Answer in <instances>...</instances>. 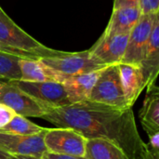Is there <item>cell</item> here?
Returning <instances> with one entry per match:
<instances>
[{"label":"cell","instance_id":"obj_4","mask_svg":"<svg viewBox=\"0 0 159 159\" xmlns=\"http://www.w3.org/2000/svg\"><path fill=\"white\" fill-rule=\"evenodd\" d=\"M87 138L69 128L47 129L44 143L48 153L85 157Z\"/></svg>","mask_w":159,"mask_h":159},{"label":"cell","instance_id":"obj_2","mask_svg":"<svg viewBox=\"0 0 159 159\" xmlns=\"http://www.w3.org/2000/svg\"><path fill=\"white\" fill-rule=\"evenodd\" d=\"M0 43L32 53L39 59L61 56L67 52L44 46L18 26L4 10L0 11Z\"/></svg>","mask_w":159,"mask_h":159},{"label":"cell","instance_id":"obj_20","mask_svg":"<svg viewBox=\"0 0 159 159\" xmlns=\"http://www.w3.org/2000/svg\"><path fill=\"white\" fill-rule=\"evenodd\" d=\"M139 7L142 14H158L159 0H140Z\"/></svg>","mask_w":159,"mask_h":159},{"label":"cell","instance_id":"obj_18","mask_svg":"<svg viewBox=\"0 0 159 159\" xmlns=\"http://www.w3.org/2000/svg\"><path fill=\"white\" fill-rule=\"evenodd\" d=\"M45 128H42L30 120L26 117L21 116L20 115H15L12 120L4 127L0 131L6 133H11L16 135H23V136H30L34 135L41 132Z\"/></svg>","mask_w":159,"mask_h":159},{"label":"cell","instance_id":"obj_7","mask_svg":"<svg viewBox=\"0 0 159 159\" xmlns=\"http://www.w3.org/2000/svg\"><path fill=\"white\" fill-rule=\"evenodd\" d=\"M0 103L7 105L17 115L24 117L41 118L48 111L9 80L0 82Z\"/></svg>","mask_w":159,"mask_h":159},{"label":"cell","instance_id":"obj_14","mask_svg":"<svg viewBox=\"0 0 159 159\" xmlns=\"http://www.w3.org/2000/svg\"><path fill=\"white\" fill-rule=\"evenodd\" d=\"M103 69V68H102ZM102 69L68 76L62 83L71 104L87 101Z\"/></svg>","mask_w":159,"mask_h":159},{"label":"cell","instance_id":"obj_17","mask_svg":"<svg viewBox=\"0 0 159 159\" xmlns=\"http://www.w3.org/2000/svg\"><path fill=\"white\" fill-rule=\"evenodd\" d=\"M85 157L87 159H129L118 145L102 138H89L87 140Z\"/></svg>","mask_w":159,"mask_h":159},{"label":"cell","instance_id":"obj_23","mask_svg":"<svg viewBox=\"0 0 159 159\" xmlns=\"http://www.w3.org/2000/svg\"><path fill=\"white\" fill-rule=\"evenodd\" d=\"M43 159H87L86 157H72V156H65V155H57L47 152L44 156Z\"/></svg>","mask_w":159,"mask_h":159},{"label":"cell","instance_id":"obj_13","mask_svg":"<svg viewBox=\"0 0 159 159\" xmlns=\"http://www.w3.org/2000/svg\"><path fill=\"white\" fill-rule=\"evenodd\" d=\"M21 81L46 82L54 81L63 83L68 76L51 69L41 61L40 59H20L19 61Z\"/></svg>","mask_w":159,"mask_h":159},{"label":"cell","instance_id":"obj_11","mask_svg":"<svg viewBox=\"0 0 159 159\" xmlns=\"http://www.w3.org/2000/svg\"><path fill=\"white\" fill-rule=\"evenodd\" d=\"M120 82L129 107L134 105L144 89L145 83L140 65L130 63H117Z\"/></svg>","mask_w":159,"mask_h":159},{"label":"cell","instance_id":"obj_10","mask_svg":"<svg viewBox=\"0 0 159 159\" xmlns=\"http://www.w3.org/2000/svg\"><path fill=\"white\" fill-rule=\"evenodd\" d=\"M129 34L103 35L89 49L90 55L100 63L108 66L121 62Z\"/></svg>","mask_w":159,"mask_h":159},{"label":"cell","instance_id":"obj_19","mask_svg":"<svg viewBox=\"0 0 159 159\" xmlns=\"http://www.w3.org/2000/svg\"><path fill=\"white\" fill-rule=\"evenodd\" d=\"M22 59L14 55L0 52V79L20 80V71L19 61Z\"/></svg>","mask_w":159,"mask_h":159},{"label":"cell","instance_id":"obj_26","mask_svg":"<svg viewBox=\"0 0 159 159\" xmlns=\"http://www.w3.org/2000/svg\"><path fill=\"white\" fill-rule=\"evenodd\" d=\"M1 10H3V8H2V7H0V11H1Z\"/></svg>","mask_w":159,"mask_h":159},{"label":"cell","instance_id":"obj_15","mask_svg":"<svg viewBox=\"0 0 159 159\" xmlns=\"http://www.w3.org/2000/svg\"><path fill=\"white\" fill-rule=\"evenodd\" d=\"M142 16L139 7H125L113 8L110 20L103 32V35L129 34Z\"/></svg>","mask_w":159,"mask_h":159},{"label":"cell","instance_id":"obj_8","mask_svg":"<svg viewBox=\"0 0 159 159\" xmlns=\"http://www.w3.org/2000/svg\"><path fill=\"white\" fill-rule=\"evenodd\" d=\"M158 14H142L136 25L129 34V40L124 57L121 61L123 63L140 65L146 50V47Z\"/></svg>","mask_w":159,"mask_h":159},{"label":"cell","instance_id":"obj_3","mask_svg":"<svg viewBox=\"0 0 159 159\" xmlns=\"http://www.w3.org/2000/svg\"><path fill=\"white\" fill-rule=\"evenodd\" d=\"M87 101L118 109L129 107L122 89L117 64L104 67Z\"/></svg>","mask_w":159,"mask_h":159},{"label":"cell","instance_id":"obj_1","mask_svg":"<svg viewBox=\"0 0 159 159\" xmlns=\"http://www.w3.org/2000/svg\"><path fill=\"white\" fill-rule=\"evenodd\" d=\"M41 118L69 128L87 139L102 138L118 145L129 159H141L147 149L138 131L132 108L118 109L89 101L49 109Z\"/></svg>","mask_w":159,"mask_h":159},{"label":"cell","instance_id":"obj_24","mask_svg":"<svg viewBox=\"0 0 159 159\" xmlns=\"http://www.w3.org/2000/svg\"><path fill=\"white\" fill-rule=\"evenodd\" d=\"M8 159H43L34 157H25V156H10Z\"/></svg>","mask_w":159,"mask_h":159},{"label":"cell","instance_id":"obj_25","mask_svg":"<svg viewBox=\"0 0 159 159\" xmlns=\"http://www.w3.org/2000/svg\"><path fill=\"white\" fill-rule=\"evenodd\" d=\"M9 155L8 154H7V153H5L4 151H2V150H0V159H8L9 158Z\"/></svg>","mask_w":159,"mask_h":159},{"label":"cell","instance_id":"obj_21","mask_svg":"<svg viewBox=\"0 0 159 159\" xmlns=\"http://www.w3.org/2000/svg\"><path fill=\"white\" fill-rule=\"evenodd\" d=\"M16 113L7 105L0 103V130L6 127L15 116Z\"/></svg>","mask_w":159,"mask_h":159},{"label":"cell","instance_id":"obj_12","mask_svg":"<svg viewBox=\"0 0 159 159\" xmlns=\"http://www.w3.org/2000/svg\"><path fill=\"white\" fill-rule=\"evenodd\" d=\"M140 66L146 89L156 86L159 72V18L155 21L145 54Z\"/></svg>","mask_w":159,"mask_h":159},{"label":"cell","instance_id":"obj_6","mask_svg":"<svg viewBox=\"0 0 159 159\" xmlns=\"http://www.w3.org/2000/svg\"><path fill=\"white\" fill-rule=\"evenodd\" d=\"M40 60L47 66L66 76L86 74L106 67L96 61L89 50L80 52L67 51L61 56L42 58Z\"/></svg>","mask_w":159,"mask_h":159},{"label":"cell","instance_id":"obj_5","mask_svg":"<svg viewBox=\"0 0 159 159\" xmlns=\"http://www.w3.org/2000/svg\"><path fill=\"white\" fill-rule=\"evenodd\" d=\"M11 82L48 110L71 104L62 83L54 81L26 82L21 80H11Z\"/></svg>","mask_w":159,"mask_h":159},{"label":"cell","instance_id":"obj_22","mask_svg":"<svg viewBox=\"0 0 159 159\" xmlns=\"http://www.w3.org/2000/svg\"><path fill=\"white\" fill-rule=\"evenodd\" d=\"M140 0H114L113 8H119L125 7H139Z\"/></svg>","mask_w":159,"mask_h":159},{"label":"cell","instance_id":"obj_9","mask_svg":"<svg viewBox=\"0 0 159 159\" xmlns=\"http://www.w3.org/2000/svg\"><path fill=\"white\" fill-rule=\"evenodd\" d=\"M47 129L41 132L30 135H16L0 131V150L9 156H25L42 158L48 152L44 143Z\"/></svg>","mask_w":159,"mask_h":159},{"label":"cell","instance_id":"obj_16","mask_svg":"<svg viewBox=\"0 0 159 159\" xmlns=\"http://www.w3.org/2000/svg\"><path fill=\"white\" fill-rule=\"evenodd\" d=\"M139 118L147 135L159 132V88L157 85L148 88Z\"/></svg>","mask_w":159,"mask_h":159}]
</instances>
